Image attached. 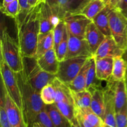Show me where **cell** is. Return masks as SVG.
<instances>
[{
    "label": "cell",
    "instance_id": "1",
    "mask_svg": "<svg viewBox=\"0 0 127 127\" xmlns=\"http://www.w3.org/2000/svg\"><path fill=\"white\" fill-rule=\"evenodd\" d=\"M42 4L30 7L27 11H21L14 19L17 27V42L22 57H36L40 34V11Z\"/></svg>",
    "mask_w": 127,
    "mask_h": 127
},
{
    "label": "cell",
    "instance_id": "2",
    "mask_svg": "<svg viewBox=\"0 0 127 127\" xmlns=\"http://www.w3.org/2000/svg\"><path fill=\"white\" fill-rule=\"evenodd\" d=\"M21 92L22 112L28 127H33L37 117L45 108V105L42 100L40 95L36 92L26 79L23 70L16 73Z\"/></svg>",
    "mask_w": 127,
    "mask_h": 127
},
{
    "label": "cell",
    "instance_id": "3",
    "mask_svg": "<svg viewBox=\"0 0 127 127\" xmlns=\"http://www.w3.org/2000/svg\"><path fill=\"white\" fill-rule=\"evenodd\" d=\"M0 52L1 58L15 73L23 70V57L18 42L5 28L1 32Z\"/></svg>",
    "mask_w": 127,
    "mask_h": 127
},
{
    "label": "cell",
    "instance_id": "4",
    "mask_svg": "<svg viewBox=\"0 0 127 127\" xmlns=\"http://www.w3.org/2000/svg\"><path fill=\"white\" fill-rule=\"evenodd\" d=\"M23 72L31 87L39 93L56 78L55 75L47 73L40 67L36 57H23Z\"/></svg>",
    "mask_w": 127,
    "mask_h": 127
},
{
    "label": "cell",
    "instance_id": "5",
    "mask_svg": "<svg viewBox=\"0 0 127 127\" xmlns=\"http://www.w3.org/2000/svg\"><path fill=\"white\" fill-rule=\"evenodd\" d=\"M111 36L117 46L125 51L127 49V18L118 9H112L109 13Z\"/></svg>",
    "mask_w": 127,
    "mask_h": 127
},
{
    "label": "cell",
    "instance_id": "6",
    "mask_svg": "<svg viewBox=\"0 0 127 127\" xmlns=\"http://www.w3.org/2000/svg\"><path fill=\"white\" fill-rule=\"evenodd\" d=\"M0 73L2 85L12 100L22 110V98L16 74L1 57L0 58Z\"/></svg>",
    "mask_w": 127,
    "mask_h": 127
},
{
    "label": "cell",
    "instance_id": "7",
    "mask_svg": "<svg viewBox=\"0 0 127 127\" xmlns=\"http://www.w3.org/2000/svg\"><path fill=\"white\" fill-rule=\"evenodd\" d=\"M89 58L90 57H73L60 62L56 77L64 84H69L75 78Z\"/></svg>",
    "mask_w": 127,
    "mask_h": 127
},
{
    "label": "cell",
    "instance_id": "8",
    "mask_svg": "<svg viewBox=\"0 0 127 127\" xmlns=\"http://www.w3.org/2000/svg\"><path fill=\"white\" fill-rule=\"evenodd\" d=\"M9 121L11 127H28L22 110L15 103L2 85V94Z\"/></svg>",
    "mask_w": 127,
    "mask_h": 127
},
{
    "label": "cell",
    "instance_id": "9",
    "mask_svg": "<svg viewBox=\"0 0 127 127\" xmlns=\"http://www.w3.org/2000/svg\"><path fill=\"white\" fill-rule=\"evenodd\" d=\"M68 33V52L65 59L77 57H93L88 42L84 38L73 36Z\"/></svg>",
    "mask_w": 127,
    "mask_h": 127
},
{
    "label": "cell",
    "instance_id": "10",
    "mask_svg": "<svg viewBox=\"0 0 127 127\" xmlns=\"http://www.w3.org/2000/svg\"><path fill=\"white\" fill-rule=\"evenodd\" d=\"M67 31L73 36L84 38L88 25L93 21L81 14H72L64 19Z\"/></svg>",
    "mask_w": 127,
    "mask_h": 127
},
{
    "label": "cell",
    "instance_id": "11",
    "mask_svg": "<svg viewBox=\"0 0 127 127\" xmlns=\"http://www.w3.org/2000/svg\"><path fill=\"white\" fill-rule=\"evenodd\" d=\"M39 21V35H42L53 31L62 19L58 15L53 12L52 8L47 2H44L41 6Z\"/></svg>",
    "mask_w": 127,
    "mask_h": 127
},
{
    "label": "cell",
    "instance_id": "12",
    "mask_svg": "<svg viewBox=\"0 0 127 127\" xmlns=\"http://www.w3.org/2000/svg\"><path fill=\"white\" fill-rule=\"evenodd\" d=\"M115 81L110 79L108 81L107 85L104 90V100H105V115L104 123L107 125L112 127H117L115 119V107L114 101V93L113 85Z\"/></svg>",
    "mask_w": 127,
    "mask_h": 127
},
{
    "label": "cell",
    "instance_id": "13",
    "mask_svg": "<svg viewBox=\"0 0 127 127\" xmlns=\"http://www.w3.org/2000/svg\"><path fill=\"white\" fill-rule=\"evenodd\" d=\"M124 52V51L117 46L112 36H105L104 40L93 55V57L95 60L104 58L114 59L122 56Z\"/></svg>",
    "mask_w": 127,
    "mask_h": 127
},
{
    "label": "cell",
    "instance_id": "14",
    "mask_svg": "<svg viewBox=\"0 0 127 127\" xmlns=\"http://www.w3.org/2000/svg\"><path fill=\"white\" fill-rule=\"evenodd\" d=\"M75 114L79 124L84 127H102L104 124L91 108H75Z\"/></svg>",
    "mask_w": 127,
    "mask_h": 127
},
{
    "label": "cell",
    "instance_id": "15",
    "mask_svg": "<svg viewBox=\"0 0 127 127\" xmlns=\"http://www.w3.org/2000/svg\"><path fill=\"white\" fill-rule=\"evenodd\" d=\"M37 60L38 65L43 70L55 75L58 73L60 61L57 58L54 48L47 51Z\"/></svg>",
    "mask_w": 127,
    "mask_h": 127
},
{
    "label": "cell",
    "instance_id": "16",
    "mask_svg": "<svg viewBox=\"0 0 127 127\" xmlns=\"http://www.w3.org/2000/svg\"><path fill=\"white\" fill-rule=\"evenodd\" d=\"M105 36L97 27L95 24L91 22L88 26L84 39L86 40L90 47L92 53L94 55L99 46L102 42Z\"/></svg>",
    "mask_w": 127,
    "mask_h": 127
},
{
    "label": "cell",
    "instance_id": "17",
    "mask_svg": "<svg viewBox=\"0 0 127 127\" xmlns=\"http://www.w3.org/2000/svg\"><path fill=\"white\" fill-rule=\"evenodd\" d=\"M113 63V58H104L95 60V70L98 79L101 81H109L111 79Z\"/></svg>",
    "mask_w": 127,
    "mask_h": 127
},
{
    "label": "cell",
    "instance_id": "18",
    "mask_svg": "<svg viewBox=\"0 0 127 127\" xmlns=\"http://www.w3.org/2000/svg\"><path fill=\"white\" fill-rule=\"evenodd\" d=\"M91 92L92 93V99L90 108L97 115L104 120L105 115L104 90L102 88H95Z\"/></svg>",
    "mask_w": 127,
    "mask_h": 127
},
{
    "label": "cell",
    "instance_id": "19",
    "mask_svg": "<svg viewBox=\"0 0 127 127\" xmlns=\"http://www.w3.org/2000/svg\"><path fill=\"white\" fill-rule=\"evenodd\" d=\"M114 101H115V112H120L127 103V93L125 81L114 82Z\"/></svg>",
    "mask_w": 127,
    "mask_h": 127
},
{
    "label": "cell",
    "instance_id": "20",
    "mask_svg": "<svg viewBox=\"0 0 127 127\" xmlns=\"http://www.w3.org/2000/svg\"><path fill=\"white\" fill-rule=\"evenodd\" d=\"M90 58L88 59L75 78L70 83L66 85L71 90L80 92L86 90L87 73L90 65Z\"/></svg>",
    "mask_w": 127,
    "mask_h": 127
},
{
    "label": "cell",
    "instance_id": "21",
    "mask_svg": "<svg viewBox=\"0 0 127 127\" xmlns=\"http://www.w3.org/2000/svg\"><path fill=\"white\" fill-rule=\"evenodd\" d=\"M111 9H112L107 5L106 7L93 20V22L105 36H111L109 17Z\"/></svg>",
    "mask_w": 127,
    "mask_h": 127
},
{
    "label": "cell",
    "instance_id": "22",
    "mask_svg": "<svg viewBox=\"0 0 127 127\" xmlns=\"http://www.w3.org/2000/svg\"><path fill=\"white\" fill-rule=\"evenodd\" d=\"M45 108L48 112L55 127H71V123L60 112L55 105H45Z\"/></svg>",
    "mask_w": 127,
    "mask_h": 127
},
{
    "label": "cell",
    "instance_id": "23",
    "mask_svg": "<svg viewBox=\"0 0 127 127\" xmlns=\"http://www.w3.org/2000/svg\"><path fill=\"white\" fill-rule=\"evenodd\" d=\"M54 47L55 44L53 31L45 34L39 35L38 44H37L36 58H39L45 52Z\"/></svg>",
    "mask_w": 127,
    "mask_h": 127
},
{
    "label": "cell",
    "instance_id": "24",
    "mask_svg": "<svg viewBox=\"0 0 127 127\" xmlns=\"http://www.w3.org/2000/svg\"><path fill=\"white\" fill-rule=\"evenodd\" d=\"M127 73V64L122 56L114 58L112 78L115 82L125 80Z\"/></svg>",
    "mask_w": 127,
    "mask_h": 127
},
{
    "label": "cell",
    "instance_id": "25",
    "mask_svg": "<svg viewBox=\"0 0 127 127\" xmlns=\"http://www.w3.org/2000/svg\"><path fill=\"white\" fill-rule=\"evenodd\" d=\"M106 6V3L103 0H91L82 9L80 14L93 21V19L100 13Z\"/></svg>",
    "mask_w": 127,
    "mask_h": 127
},
{
    "label": "cell",
    "instance_id": "26",
    "mask_svg": "<svg viewBox=\"0 0 127 127\" xmlns=\"http://www.w3.org/2000/svg\"><path fill=\"white\" fill-rule=\"evenodd\" d=\"M73 103L75 108H90L91 103L92 93L88 90L80 92L71 90Z\"/></svg>",
    "mask_w": 127,
    "mask_h": 127
},
{
    "label": "cell",
    "instance_id": "27",
    "mask_svg": "<svg viewBox=\"0 0 127 127\" xmlns=\"http://www.w3.org/2000/svg\"><path fill=\"white\" fill-rule=\"evenodd\" d=\"M96 75L95 70V60L93 57L90 58V65L88 70L86 78V90L92 92L95 88H102L100 86V82Z\"/></svg>",
    "mask_w": 127,
    "mask_h": 127
},
{
    "label": "cell",
    "instance_id": "28",
    "mask_svg": "<svg viewBox=\"0 0 127 127\" xmlns=\"http://www.w3.org/2000/svg\"><path fill=\"white\" fill-rule=\"evenodd\" d=\"M52 83L54 85L56 90L55 103L62 101L73 102L71 90L66 85L61 82L57 77L55 78Z\"/></svg>",
    "mask_w": 127,
    "mask_h": 127
},
{
    "label": "cell",
    "instance_id": "29",
    "mask_svg": "<svg viewBox=\"0 0 127 127\" xmlns=\"http://www.w3.org/2000/svg\"><path fill=\"white\" fill-rule=\"evenodd\" d=\"M60 112L72 123H75L78 121V118L76 117L75 107L73 102L62 101L56 102L55 103Z\"/></svg>",
    "mask_w": 127,
    "mask_h": 127
},
{
    "label": "cell",
    "instance_id": "30",
    "mask_svg": "<svg viewBox=\"0 0 127 127\" xmlns=\"http://www.w3.org/2000/svg\"><path fill=\"white\" fill-rule=\"evenodd\" d=\"M46 2L61 19L64 20L66 17L69 0H46Z\"/></svg>",
    "mask_w": 127,
    "mask_h": 127
},
{
    "label": "cell",
    "instance_id": "31",
    "mask_svg": "<svg viewBox=\"0 0 127 127\" xmlns=\"http://www.w3.org/2000/svg\"><path fill=\"white\" fill-rule=\"evenodd\" d=\"M42 100L45 105L55 103L56 90L53 83H49L45 86L40 92Z\"/></svg>",
    "mask_w": 127,
    "mask_h": 127
},
{
    "label": "cell",
    "instance_id": "32",
    "mask_svg": "<svg viewBox=\"0 0 127 127\" xmlns=\"http://www.w3.org/2000/svg\"><path fill=\"white\" fill-rule=\"evenodd\" d=\"M0 9L2 13L14 19L19 16L21 12V7L18 0H14L6 6H1Z\"/></svg>",
    "mask_w": 127,
    "mask_h": 127
},
{
    "label": "cell",
    "instance_id": "33",
    "mask_svg": "<svg viewBox=\"0 0 127 127\" xmlns=\"http://www.w3.org/2000/svg\"><path fill=\"white\" fill-rule=\"evenodd\" d=\"M91 0H69L67 16L80 14L82 9Z\"/></svg>",
    "mask_w": 127,
    "mask_h": 127
},
{
    "label": "cell",
    "instance_id": "34",
    "mask_svg": "<svg viewBox=\"0 0 127 127\" xmlns=\"http://www.w3.org/2000/svg\"><path fill=\"white\" fill-rule=\"evenodd\" d=\"M67 29V28H66ZM68 31L64 33L63 36V39L59 44L58 47L55 49L56 54H57V58L60 62L64 61L66 56L67 52H68Z\"/></svg>",
    "mask_w": 127,
    "mask_h": 127
},
{
    "label": "cell",
    "instance_id": "35",
    "mask_svg": "<svg viewBox=\"0 0 127 127\" xmlns=\"http://www.w3.org/2000/svg\"><path fill=\"white\" fill-rule=\"evenodd\" d=\"M66 26L64 20H62L60 23L53 29V39H54L55 49L58 47L59 44L63 39L64 33L66 31Z\"/></svg>",
    "mask_w": 127,
    "mask_h": 127
},
{
    "label": "cell",
    "instance_id": "36",
    "mask_svg": "<svg viewBox=\"0 0 127 127\" xmlns=\"http://www.w3.org/2000/svg\"><path fill=\"white\" fill-rule=\"evenodd\" d=\"M35 123L40 127H55L45 108L40 112Z\"/></svg>",
    "mask_w": 127,
    "mask_h": 127
},
{
    "label": "cell",
    "instance_id": "37",
    "mask_svg": "<svg viewBox=\"0 0 127 127\" xmlns=\"http://www.w3.org/2000/svg\"><path fill=\"white\" fill-rule=\"evenodd\" d=\"M117 127H127V103L115 115Z\"/></svg>",
    "mask_w": 127,
    "mask_h": 127
},
{
    "label": "cell",
    "instance_id": "38",
    "mask_svg": "<svg viewBox=\"0 0 127 127\" xmlns=\"http://www.w3.org/2000/svg\"><path fill=\"white\" fill-rule=\"evenodd\" d=\"M0 124L1 127H11L6 109L4 108V102L2 95L0 101Z\"/></svg>",
    "mask_w": 127,
    "mask_h": 127
},
{
    "label": "cell",
    "instance_id": "39",
    "mask_svg": "<svg viewBox=\"0 0 127 127\" xmlns=\"http://www.w3.org/2000/svg\"><path fill=\"white\" fill-rule=\"evenodd\" d=\"M116 8L127 18V0H121Z\"/></svg>",
    "mask_w": 127,
    "mask_h": 127
},
{
    "label": "cell",
    "instance_id": "40",
    "mask_svg": "<svg viewBox=\"0 0 127 127\" xmlns=\"http://www.w3.org/2000/svg\"><path fill=\"white\" fill-rule=\"evenodd\" d=\"M21 7V11H25L28 10L30 8L29 5L28 0H18Z\"/></svg>",
    "mask_w": 127,
    "mask_h": 127
},
{
    "label": "cell",
    "instance_id": "41",
    "mask_svg": "<svg viewBox=\"0 0 127 127\" xmlns=\"http://www.w3.org/2000/svg\"><path fill=\"white\" fill-rule=\"evenodd\" d=\"M28 2L30 7H32L46 2V0H28Z\"/></svg>",
    "mask_w": 127,
    "mask_h": 127
},
{
    "label": "cell",
    "instance_id": "42",
    "mask_svg": "<svg viewBox=\"0 0 127 127\" xmlns=\"http://www.w3.org/2000/svg\"><path fill=\"white\" fill-rule=\"evenodd\" d=\"M120 1L121 0H110L107 5L111 9L116 8L118 5H119V2H120Z\"/></svg>",
    "mask_w": 127,
    "mask_h": 127
},
{
    "label": "cell",
    "instance_id": "43",
    "mask_svg": "<svg viewBox=\"0 0 127 127\" xmlns=\"http://www.w3.org/2000/svg\"><path fill=\"white\" fill-rule=\"evenodd\" d=\"M14 0H2V4H1V6H7V4H10L11 2H13Z\"/></svg>",
    "mask_w": 127,
    "mask_h": 127
},
{
    "label": "cell",
    "instance_id": "44",
    "mask_svg": "<svg viewBox=\"0 0 127 127\" xmlns=\"http://www.w3.org/2000/svg\"><path fill=\"white\" fill-rule=\"evenodd\" d=\"M122 57L124 58V59L125 60V62H126V63L127 64V49L126 50H125V51H124V54H123Z\"/></svg>",
    "mask_w": 127,
    "mask_h": 127
},
{
    "label": "cell",
    "instance_id": "45",
    "mask_svg": "<svg viewBox=\"0 0 127 127\" xmlns=\"http://www.w3.org/2000/svg\"><path fill=\"white\" fill-rule=\"evenodd\" d=\"M71 127H81L80 124H79V122H78V120L77 122H76L75 123H73L71 124Z\"/></svg>",
    "mask_w": 127,
    "mask_h": 127
},
{
    "label": "cell",
    "instance_id": "46",
    "mask_svg": "<svg viewBox=\"0 0 127 127\" xmlns=\"http://www.w3.org/2000/svg\"><path fill=\"white\" fill-rule=\"evenodd\" d=\"M125 87H126V90H127V73L126 75V77L125 78Z\"/></svg>",
    "mask_w": 127,
    "mask_h": 127
},
{
    "label": "cell",
    "instance_id": "47",
    "mask_svg": "<svg viewBox=\"0 0 127 127\" xmlns=\"http://www.w3.org/2000/svg\"><path fill=\"white\" fill-rule=\"evenodd\" d=\"M33 127H40L39 126V125L38 124V123H35L34 124H33Z\"/></svg>",
    "mask_w": 127,
    "mask_h": 127
},
{
    "label": "cell",
    "instance_id": "48",
    "mask_svg": "<svg viewBox=\"0 0 127 127\" xmlns=\"http://www.w3.org/2000/svg\"><path fill=\"white\" fill-rule=\"evenodd\" d=\"M102 127H110V126L107 125H105V123H104V125L102 126Z\"/></svg>",
    "mask_w": 127,
    "mask_h": 127
},
{
    "label": "cell",
    "instance_id": "49",
    "mask_svg": "<svg viewBox=\"0 0 127 127\" xmlns=\"http://www.w3.org/2000/svg\"><path fill=\"white\" fill-rule=\"evenodd\" d=\"M103 1H104V2H105V3H106V4H107L108 2H109V1H110V0H103Z\"/></svg>",
    "mask_w": 127,
    "mask_h": 127
},
{
    "label": "cell",
    "instance_id": "50",
    "mask_svg": "<svg viewBox=\"0 0 127 127\" xmlns=\"http://www.w3.org/2000/svg\"><path fill=\"white\" fill-rule=\"evenodd\" d=\"M80 126H81V127H83V126H82V125H80Z\"/></svg>",
    "mask_w": 127,
    "mask_h": 127
}]
</instances>
